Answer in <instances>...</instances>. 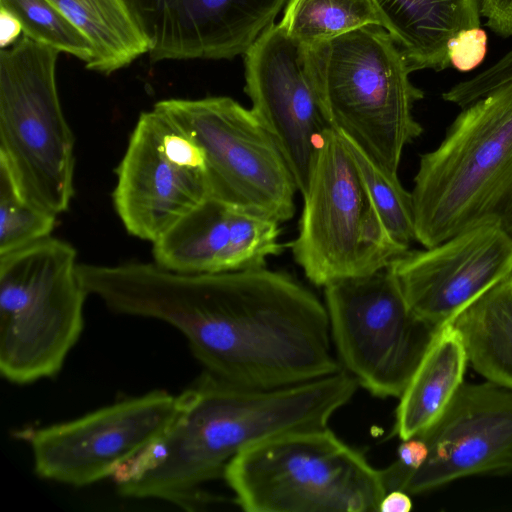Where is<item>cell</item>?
I'll return each instance as SVG.
<instances>
[{"instance_id":"obj_1","label":"cell","mask_w":512,"mask_h":512,"mask_svg":"<svg viewBox=\"0 0 512 512\" xmlns=\"http://www.w3.org/2000/svg\"><path fill=\"white\" fill-rule=\"evenodd\" d=\"M81 279L112 312L179 330L204 371L229 383L277 388L342 369L325 304L286 273L188 274L153 261L86 263Z\"/></svg>"},{"instance_id":"obj_2","label":"cell","mask_w":512,"mask_h":512,"mask_svg":"<svg viewBox=\"0 0 512 512\" xmlns=\"http://www.w3.org/2000/svg\"><path fill=\"white\" fill-rule=\"evenodd\" d=\"M357 387L343 369L277 388L239 386L204 371L180 394L170 429L144 453L145 470L118 483L119 493L199 510L217 501L203 487L223 477L234 456L274 436L328 426Z\"/></svg>"},{"instance_id":"obj_3","label":"cell","mask_w":512,"mask_h":512,"mask_svg":"<svg viewBox=\"0 0 512 512\" xmlns=\"http://www.w3.org/2000/svg\"><path fill=\"white\" fill-rule=\"evenodd\" d=\"M411 194L424 248L486 225L512 237V82L462 108L420 155Z\"/></svg>"},{"instance_id":"obj_4","label":"cell","mask_w":512,"mask_h":512,"mask_svg":"<svg viewBox=\"0 0 512 512\" xmlns=\"http://www.w3.org/2000/svg\"><path fill=\"white\" fill-rule=\"evenodd\" d=\"M315 88L330 128L398 176L404 148L423 128L412 114L424 97L401 50L381 25L307 46Z\"/></svg>"},{"instance_id":"obj_5","label":"cell","mask_w":512,"mask_h":512,"mask_svg":"<svg viewBox=\"0 0 512 512\" xmlns=\"http://www.w3.org/2000/svg\"><path fill=\"white\" fill-rule=\"evenodd\" d=\"M247 512H379L381 469L328 426L291 431L234 456L223 473Z\"/></svg>"},{"instance_id":"obj_6","label":"cell","mask_w":512,"mask_h":512,"mask_svg":"<svg viewBox=\"0 0 512 512\" xmlns=\"http://www.w3.org/2000/svg\"><path fill=\"white\" fill-rule=\"evenodd\" d=\"M77 253L52 236L0 255V372L26 385L51 378L81 337L88 296Z\"/></svg>"},{"instance_id":"obj_7","label":"cell","mask_w":512,"mask_h":512,"mask_svg":"<svg viewBox=\"0 0 512 512\" xmlns=\"http://www.w3.org/2000/svg\"><path fill=\"white\" fill-rule=\"evenodd\" d=\"M59 51L19 38L0 51V166L19 194L51 214L74 196V136L56 84Z\"/></svg>"},{"instance_id":"obj_8","label":"cell","mask_w":512,"mask_h":512,"mask_svg":"<svg viewBox=\"0 0 512 512\" xmlns=\"http://www.w3.org/2000/svg\"><path fill=\"white\" fill-rule=\"evenodd\" d=\"M302 197L299 231L290 246L314 285L374 273L408 250L389 235L342 136L330 127Z\"/></svg>"},{"instance_id":"obj_9","label":"cell","mask_w":512,"mask_h":512,"mask_svg":"<svg viewBox=\"0 0 512 512\" xmlns=\"http://www.w3.org/2000/svg\"><path fill=\"white\" fill-rule=\"evenodd\" d=\"M334 351L371 395L399 398L440 326L409 306L389 266L324 286Z\"/></svg>"},{"instance_id":"obj_10","label":"cell","mask_w":512,"mask_h":512,"mask_svg":"<svg viewBox=\"0 0 512 512\" xmlns=\"http://www.w3.org/2000/svg\"><path fill=\"white\" fill-rule=\"evenodd\" d=\"M154 107L202 149L209 198L278 223L294 216L293 175L251 109L226 96L166 99Z\"/></svg>"},{"instance_id":"obj_11","label":"cell","mask_w":512,"mask_h":512,"mask_svg":"<svg viewBox=\"0 0 512 512\" xmlns=\"http://www.w3.org/2000/svg\"><path fill=\"white\" fill-rule=\"evenodd\" d=\"M116 175L117 215L129 234L152 243L209 198L202 149L155 107L140 114Z\"/></svg>"},{"instance_id":"obj_12","label":"cell","mask_w":512,"mask_h":512,"mask_svg":"<svg viewBox=\"0 0 512 512\" xmlns=\"http://www.w3.org/2000/svg\"><path fill=\"white\" fill-rule=\"evenodd\" d=\"M181 408V395L153 390L33 430L28 440L34 471L75 487L101 481L164 436Z\"/></svg>"},{"instance_id":"obj_13","label":"cell","mask_w":512,"mask_h":512,"mask_svg":"<svg viewBox=\"0 0 512 512\" xmlns=\"http://www.w3.org/2000/svg\"><path fill=\"white\" fill-rule=\"evenodd\" d=\"M245 92L252 112L281 151L301 195L329 128L310 67L307 46L278 24L244 54Z\"/></svg>"},{"instance_id":"obj_14","label":"cell","mask_w":512,"mask_h":512,"mask_svg":"<svg viewBox=\"0 0 512 512\" xmlns=\"http://www.w3.org/2000/svg\"><path fill=\"white\" fill-rule=\"evenodd\" d=\"M423 465L397 489L421 494L473 475L512 472V390L493 382L463 383L442 416L420 435Z\"/></svg>"},{"instance_id":"obj_15","label":"cell","mask_w":512,"mask_h":512,"mask_svg":"<svg viewBox=\"0 0 512 512\" xmlns=\"http://www.w3.org/2000/svg\"><path fill=\"white\" fill-rule=\"evenodd\" d=\"M389 268L412 310L441 327L512 273V237L499 226H480L433 247L408 249Z\"/></svg>"},{"instance_id":"obj_16","label":"cell","mask_w":512,"mask_h":512,"mask_svg":"<svg viewBox=\"0 0 512 512\" xmlns=\"http://www.w3.org/2000/svg\"><path fill=\"white\" fill-rule=\"evenodd\" d=\"M287 0H127L149 40V58L231 59L245 54Z\"/></svg>"},{"instance_id":"obj_17","label":"cell","mask_w":512,"mask_h":512,"mask_svg":"<svg viewBox=\"0 0 512 512\" xmlns=\"http://www.w3.org/2000/svg\"><path fill=\"white\" fill-rule=\"evenodd\" d=\"M279 224L208 198L152 243L154 262L188 274L264 268L283 249Z\"/></svg>"},{"instance_id":"obj_18","label":"cell","mask_w":512,"mask_h":512,"mask_svg":"<svg viewBox=\"0 0 512 512\" xmlns=\"http://www.w3.org/2000/svg\"><path fill=\"white\" fill-rule=\"evenodd\" d=\"M372 1L411 72L448 68L450 40L481 25V0Z\"/></svg>"},{"instance_id":"obj_19","label":"cell","mask_w":512,"mask_h":512,"mask_svg":"<svg viewBox=\"0 0 512 512\" xmlns=\"http://www.w3.org/2000/svg\"><path fill=\"white\" fill-rule=\"evenodd\" d=\"M467 363L461 334L448 322L439 330L398 398L393 435L405 440L429 429L464 383Z\"/></svg>"},{"instance_id":"obj_20","label":"cell","mask_w":512,"mask_h":512,"mask_svg":"<svg viewBox=\"0 0 512 512\" xmlns=\"http://www.w3.org/2000/svg\"><path fill=\"white\" fill-rule=\"evenodd\" d=\"M450 322L460 332L474 370L487 381L512 390V273Z\"/></svg>"},{"instance_id":"obj_21","label":"cell","mask_w":512,"mask_h":512,"mask_svg":"<svg viewBox=\"0 0 512 512\" xmlns=\"http://www.w3.org/2000/svg\"><path fill=\"white\" fill-rule=\"evenodd\" d=\"M91 42V71L111 74L149 52V40L127 0H49Z\"/></svg>"},{"instance_id":"obj_22","label":"cell","mask_w":512,"mask_h":512,"mask_svg":"<svg viewBox=\"0 0 512 512\" xmlns=\"http://www.w3.org/2000/svg\"><path fill=\"white\" fill-rule=\"evenodd\" d=\"M280 25L308 47L367 25L382 26L372 0H289Z\"/></svg>"},{"instance_id":"obj_23","label":"cell","mask_w":512,"mask_h":512,"mask_svg":"<svg viewBox=\"0 0 512 512\" xmlns=\"http://www.w3.org/2000/svg\"><path fill=\"white\" fill-rule=\"evenodd\" d=\"M340 135L354 159L389 235L396 243L409 249L411 242L416 241L411 192L402 186L398 176L385 172L356 144Z\"/></svg>"},{"instance_id":"obj_24","label":"cell","mask_w":512,"mask_h":512,"mask_svg":"<svg viewBox=\"0 0 512 512\" xmlns=\"http://www.w3.org/2000/svg\"><path fill=\"white\" fill-rule=\"evenodd\" d=\"M0 7L17 17L24 36L68 53L85 65L92 60L91 42L49 0H0Z\"/></svg>"},{"instance_id":"obj_25","label":"cell","mask_w":512,"mask_h":512,"mask_svg":"<svg viewBox=\"0 0 512 512\" xmlns=\"http://www.w3.org/2000/svg\"><path fill=\"white\" fill-rule=\"evenodd\" d=\"M56 217L26 201L0 166V255L51 236Z\"/></svg>"},{"instance_id":"obj_26","label":"cell","mask_w":512,"mask_h":512,"mask_svg":"<svg viewBox=\"0 0 512 512\" xmlns=\"http://www.w3.org/2000/svg\"><path fill=\"white\" fill-rule=\"evenodd\" d=\"M487 34L480 27L462 30L448 44L450 66L468 72L476 68L487 52Z\"/></svg>"},{"instance_id":"obj_27","label":"cell","mask_w":512,"mask_h":512,"mask_svg":"<svg viewBox=\"0 0 512 512\" xmlns=\"http://www.w3.org/2000/svg\"><path fill=\"white\" fill-rule=\"evenodd\" d=\"M510 82H512V49L487 69L463 81L462 90L469 100L476 101Z\"/></svg>"},{"instance_id":"obj_28","label":"cell","mask_w":512,"mask_h":512,"mask_svg":"<svg viewBox=\"0 0 512 512\" xmlns=\"http://www.w3.org/2000/svg\"><path fill=\"white\" fill-rule=\"evenodd\" d=\"M485 25L500 37L512 36V0H481Z\"/></svg>"},{"instance_id":"obj_29","label":"cell","mask_w":512,"mask_h":512,"mask_svg":"<svg viewBox=\"0 0 512 512\" xmlns=\"http://www.w3.org/2000/svg\"><path fill=\"white\" fill-rule=\"evenodd\" d=\"M22 32L20 21L7 9L0 7V46L6 49L13 45Z\"/></svg>"},{"instance_id":"obj_30","label":"cell","mask_w":512,"mask_h":512,"mask_svg":"<svg viewBox=\"0 0 512 512\" xmlns=\"http://www.w3.org/2000/svg\"><path fill=\"white\" fill-rule=\"evenodd\" d=\"M413 507L410 494L400 490H390L382 498L379 512H409Z\"/></svg>"}]
</instances>
